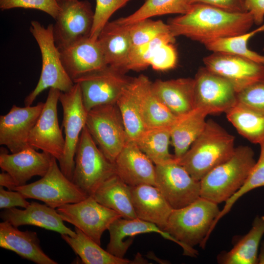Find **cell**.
<instances>
[{
  "instance_id": "1",
  "label": "cell",
  "mask_w": 264,
  "mask_h": 264,
  "mask_svg": "<svg viewBox=\"0 0 264 264\" xmlns=\"http://www.w3.org/2000/svg\"><path fill=\"white\" fill-rule=\"evenodd\" d=\"M171 34L183 36L204 45L213 41L249 31L254 24L249 12L227 11L203 3H195L186 13L168 22Z\"/></svg>"
},
{
  "instance_id": "2",
  "label": "cell",
  "mask_w": 264,
  "mask_h": 264,
  "mask_svg": "<svg viewBox=\"0 0 264 264\" xmlns=\"http://www.w3.org/2000/svg\"><path fill=\"white\" fill-rule=\"evenodd\" d=\"M220 211L218 204L199 197L185 207L173 209L164 231L175 239L184 255L196 257L193 247L204 248Z\"/></svg>"
},
{
  "instance_id": "3",
  "label": "cell",
  "mask_w": 264,
  "mask_h": 264,
  "mask_svg": "<svg viewBox=\"0 0 264 264\" xmlns=\"http://www.w3.org/2000/svg\"><path fill=\"white\" fill-rule=\"evenodd\" d=\"M235 137L212 119L180 158L175 159L195 179L200 181L233 154Z\"/></svg>"
},
{
  "instance_id": "4",
  "label": "cell",
  "mask_w": 264,
  "mask_h": 264,
  "mask_svg": "<svg viewBox=\"0 0 264 264\" xmlns=\"http://www.w3.org/2000/svg\"><path fill=\"white\" fill-rule=\"evenodd\" d=\"M247 146L235 148L232 155L200 180V197L217 204L225 202L242 186L256 163Z\"/></svg>"
},
{
  "instance_id": "5",
  "label": "cell",
  "mask_w": 264,
  "mask_h": 264,
  "mask_svg": "<svg viewBox=\"0 0 264 264\" xmlns=\"http://www.w3.org/2000/svg\"><path fill=\"white\" fill-rule=\"evenodd\" d=\"M30 31L40 48L42 66L38 83L24 99L25 106H31L37 97L47 88L66 92L74 85L62 64L60 53L54 40L53 24H49L45 28L39 22L32 21Z\"/></svg>"
},
{
  "instance_id": "6",
  "label": "cell",
  "mask_w": 264,
  "mask_h": 264,
  "mask_svg": "<svg viewBox=\"0 0 264 264\" xmlns=\"http://www.w3.org/2000/svg\"><path fill=\"white\" fill-rule=\"evenodd\" d=\"M72 181L88 196H92L106 180L116 175L113 163L98 148L86 126L75 155Z\"/></svg>"
},
{
  "instance_id": "7",
  "label": "cell",
  "mask_w": 264,
  "mask_h": 264,
  "mask_svg": "<svg viewBox=\"0 0 264 264\" xmlns=\"http://www.w3.org/2000/svg\"><path fill=\"white\" fill-rule=\"evenodd\" d=\"M86 127L104 155L114 163L128 141L116 103L99 105L89 110Z\"/></svg>"
},
{
  "instance_id": "8",
  "label": "cell",
  "mask_w": 264,
  "mask_h": 264,
  "mask_svg": "<svg viewBox=\"0 0 264 264\" xmlns=\"http://www.w3.org/2000/svg\"><path fill=\"white\" fill-rule=\"evenodd\" d=\"M57 160L53 157L49 169L41 179L13 190L20 192L26 199L41 200L53 208L86 198L88 196L63 174Z\"/></svg>"
},
{
  "instance_id": "9",
  "label": "cell",
  "mask_w": 264,
  "mask_h": 264,
  "mask_svg": "<svg viewBox=\"0 0 264 264\" xmlns=\"http://www.w3.org/2000/svg\"><path fill=\"white\" fill-rule=\"evenodd\" d=\"M133 78L110 66L86 74L74 80L80 88L88 111L103 104L116 103Z\"/></svg>"
},
{
  "instance_id": "10",
  "label": "cell",
  "mask_w": 264,
  "mask_h": 264,
  "mask_svg": "<svg viewBox=\"0 0 264 264\" xmlns=\"http://www.w3.org/2000/svg\"><path fill=\"white\" fill-rule=\"evenodd\" d=\"M59 100L63 110L62 125L65 131V149L63 158L58 162L62 172L71 180L76 150L86 126L88 111L84 105L81 90L77 83L69 91H61Z\"/></svg>"
},
{
  "instance_id": "11",
  "label": "cell",
  "mask_w": 264,
  "mask_h": 264,
  "mask_svg": "<svg viewBox=\"0 0 264 264\" xmlns=\"http://www.w3.org/2000/svg\"><path fill=\"white\" fill-rule=\"evenodd\" d=\"M62 220L79 229L101 245V237L116 220L122 218L117 212L97 202L92 196L56 209Z\"/></svg>"
},
{
  "instance_id": "12",
  "label": "cell",
  "mask_w": 264,
  "mask_h": 264,
  "mask_svg": "<svg viewBox=\"0 0 264 264\" xmlns=\"http://www.w3.org/2000/svg\"><path fill=\"white\" fill-rule=\"evenodd\" d=\"M155 186L173 209L183 208L200 197V181L194 179L174 158L155 165Z\"/></svg>"
},
{
  "instance_id": "13",
  "label": "cell",
  "mask_w": 264,
  "mask_h": 264,
  "mask_svg": "<svg viewBox=\"0 0 264 264\" xmlns=\"http://www.w3.org/2000/svg\"><path fill=\"white\" fill-rule=\"evenodd\" d=\"M59 11L53 24L55 44L58 48L89 37L94 12L87 0H58Z\"/></svg>"
},
{
  "instance_id": "14",
  "label": "cell",
  "mask_w": 264,
  "mask_h": 264,
  "mask_svg": "<svg viewBox=\"0 0 264 264\" xmlns=\"http://www.w3.org/2000/svg\"><path fill=\"white\" fill-rule=\"evenodd\" d=\"M61 91L50 88L44 108L31 130L28 144L54 157L58 161L63 158L65 140L59 127L57 104Z\"/></svg>"
},
{
  "instance_id": "15",
  "label": "cell",
  "mask_w": 264,
  "mask_h": 264,
  "mask_svg": "<svg viewBox=\"0 0 264 264\" xmlns=\"http://www.w3.org/2000/svg\"><path fill=\"white\" fill-rule=\"evenodd\" d=\"M194 79L195 108L210 114L225 113L237 103L238 92L233 85L205 66L198 69Z\"/></svg>"
},
{
  "instance_id": "16",
  "label": "cell",
  "mask_w": 264,
  "mask_h": 264,
  "mask_svg": "<svg viewBox=\"0 0 264 264\" xmlns=\"http://www.w3.org/2000/svg\"><path fill=\"white\" fill-rule=\"evenodd\" d=\"M203 62L208 70L229 81L238 92L264 79V65L241 55L213 52L204 57Z\"/></svg>"
},
{
  "instance_id": "17",
  "label": "cell",
  "mask_w": 264,
  "mask_h": 264,
  "mask_svg": "<svg viewBox=\"0 0 264 264\" xmlns=\"http://www.w3.org/2000/svg\"><path fill=\"white\" fill-rule=\"evenodd\" d=\"M44 103L19 107L13 105L9 111L0 116V144L11 153L29 146L28 138L44 108Z\"/></svg>"
},
{
  "instance_id": "18",
  "label": "cell",
  "mask_w": 264,
  "mask_h": 264,
  "mask_svg": "<svg viewBox=\"0 0 264 264\" xmlns=\"http://www.w3.org/2000/svg\"><path fill=\"white\" fill-rule=\"evenodd\" d=\"M58 49L63 66L73 81L108 66L97 40L86 37Z\"/></svg>"
},
{
  "instance_id": "19",
  "label": "cell",
  "mask_w": 264,
  "mask_h": 264,
  "mask_svg": "<svg viewBox=\"0 0 264 264\" xmlns=\"http://www.w3.org/2000/svg\"><path fill=\"white\" fill-rule=\"evenodd\" d=\"M36 150L30 146L11 154L0 150V167L12 176L17 186L26 184L34 176L43 177L49 169L53 156Z\"/></svg>"
},
{
  "instance_id": "20",
  "label": "cell",
  "mask_w": 264,
  "mask_h": 264,
  "mask_svg": "<svg viewBox=\"0 0 264 264\" xmlns=\"http://www.w3.org/2000/svg\"><path fill=\"white\" fill-rule=\"evenodd\" d=\"M113 163L116 175L129 186H155V165L134 141H127Z\"/></svg>"
},
{
  "instance_id": "21",
  "label": "cell",
  "mask_w": 264,
  "mask_h": 264,
  "mask_svg": "<svg viewBox=\"0 0 264 264\" xmlns=\"http://www.w3.org/2000/svg\"><path fill=\"white\" fill-rule=\"evenodd\" d=\"M0 218L18 227L21 225H32L61 234L74 237L75 231H72L64 223L60 215L55 208L45 204L32 202L24 209L16 207L5 209L0 213Z\"/></svg>"
},
{
  "instance_id": "22",
  "label": "cell",
  "mask_w": 264,
  "mask_h": 264,
  "mask_svg": "<svg viewBox=\"0 0 264 264\" xmlns=\"http://www.w3.org/2000/svg\"><path fill=\"white\" fill-rule=\"evenodd\" d=\"M132 198L137 218L155 224L164 231L173 210L158 189L151 184L131 186Z\"/></svg>"
},
{
  "instance_id": "23",
  "label": "cell",
  "mask_w": 264,
  "mask_h": 264,
  "mask_svg": "<svg viewBox=\"0 0 264 264\" xmlns=\"http://www.w3.org/2000/svg\"><path fill=\"white\" fill-rule=\"evenodd\" d=\"M140 112L147 129L172 127L177 119L154 92L152 82L144 75L133 78Z\"/></svg>"
},
{
  "instance_id": "24",
  "label": "cell",
  "mask_w": 264,
  "mask_h": 264,
  "mask_svg": "<svg viewBox=\"0 0 264 264\" xmlns=\"http://www.w3.org/2000/svg\"><path fill=\"white\" fill-rule=\"evenodd\" d=\"M97 41L107 65L126 73L132 47L128 26L119 24L116 20L108 22Z\"/></svg>"
},
{
  "instance_id": "25",
  "label": "cell",
  "mask_w": 264,
  "mask_h": 264,
  "mask_svg": "<svg viewBox=\"0 0 264 264\" xmlns=\"http://www.w3.org/2000/svg\"><path fill=\"white\" fill-rule=\"evenodd\" d=\"M0 247L37 264H57L43 250L37 234L21 231L8 222L0 223Z\"/></svg>"
},
{
  "instance_id": "26",
  "label": "cell",
  "mask_w": 264,
  "mask_h": 264,
  "mask_svg": "<svg viewBox=\"0 0 264 264\" xmlns=\"http://www.w3.org/2000/svg\"><path fill=\"white\" fill-rule=\"evenodd\" d=\"M110 241L107 251L111 254L123 258L132 244L135 236L137 235L156 233L166 239L177 243V241L168 233L161 229L154 223L141 220L138 218L127 219L119 218L109 227ZM178 244V243H177Z\"/></svg>"
},
{
  "instance_id": "27",
  "label": "cell",
  "mask_w": 264,
  "mask_h": 264,
  "mask_svg": "<svg viewBox=\"0 0 264 264\" xmlns=\"http://www.w3.org/2000/svg\"><path fill=\"white\" fill-rule=\"evenodd\" d=\"M152 88L161 102L177 117L195 108L194 79L157 80L152 82Z\"/></svg>"
},
{
  "instance_id": "28",
  "label": "cell",
  "mask_w": 264,
  "mask_h": 264,
  "mask_svg": "<svg viewBox=\"0 0 264 264\" xmlns=\"http://www.w3.org/2000/svg\"><path fill=\"white\" fill-rule=\"evenodd\" d=\"M209 112L201 108H195L187 113L178 117L172 126L171 140L174 157L178 159L189 149L191 144L204 130Z\"/></svg>"
},
{
  "instance_id": "29",
  "label": "cell",
  "mask_w": 264,
  "mask_h": 264,
  "mask_svg": "<svg viewBox=\"0 0 264 264\" xmlns=\"http://www.w3.org/2000/svg\"><path fill=\"white\" fill-rule=\"evenodd\" d=\"M92 196L97 202L117 212L124 219L137 218L132 202L131 186L116 175L102 184Z\"/></svg>"
},
{
  "instance_id": "30",
  "label": "cell",
  "mask_w": 264,
  "mask_h": 264,
  "mask_svg": "<svg viewBox=\"0 0 264 264\" xmlns=\"http://www.w3.org/2000/svg\"><path fill=\"white\" fill-rule=\"evenodd\" d=\"M264 234V216L257 217L252 227L228 252L220 254L218 263L223 264H258V250Z\"/></svg>"
},
{
  "instance_id": "31",
  "label": "cell",
  "mask_w": 264,
  "mask_h": 264,
  "mask_svg": "<svg viewBox=\"0 0 264 264\" xmlns=\"http://www.w3.org/2000/svg\"><path fill=\"white\" fill-rule=\"evenodd\" d=\"M238 132L254 144L264 141V111L239 103L225 112Z\"/></svg>"
},
{
  "instance_id": "32",
  "label": "cell",
  "mask_w": 264,
  "mask_h": 264,
  "mask_svg": "<svg viewBox=\"0 0 264 264\" xmlns=\"http://www.w3.org/2000/svg\"><path fill=\"white\" fill-rule=\"evenodd\" d=\"M74 237L61 234V238L69 245L85 264H128L131 261L119 258L104 250L101 245L75 227Z\"/></svg>"
},
{
  "instance_id": "33",
  "label": "cell",
  "mask_w": 264,
  "mask_h": 264,
  "mask_svg": "<svg viewBox=\"0 0 264 264\" xmlns=\"http://www.w3.org/2000/svg\"><path fill=\"white\" fill-rule=\"evenodd\" d=\"M172 127L146 129L134 141L155 165L165 163L175 158L169 151Z\"/></svg>"
},
{
  "instance_id": "34",
  "label": "cell",
  "mask_w": 264,
  "mask_h": 264,
  "mask_svg": "<svg viewBox=\"0 0 264 264\" xmlns=\"http://www.w3.org/2000/svg\"><path fill=\"white\" fill-rule=\"evenodd\" d=\"M133 78L123 91L116 104L125 127L128 140L134 141L147 129L141 118Z\"/></svg>"
},
{
  "instance_id": "35",
  "label": "cell",
  "mask_w": 264,
  "mask_h": 264,
  "mask_svg": "<svg viewBox=\"0 0 264 264\" xmlns=\"http://www.w3.org/2000/svg\"><path fill=\"white\" fill-rule=\"evenodd\" d=\"M192 4L186 0H146L136 11L127 17L118 19L119 24L128 25L151 17L166 14L186 13Z\"/></svg>"
},
{
  "instance_id": "36",
  "label": "cell",
  "mask_w": 264,
  "mask_h": 264,
  "mask_svg": "<svg viewBox=\"0 0 264 264\" xmlns=\"http://www.w3.org/2000/svg\"><path fill=\"white\" fill-rule=\"evenodd\" d=\"M264 31V23L257 28L238 36L221 38L204 44L213 52H221L241 55L264 65V56L252 51L247 47L249 39L258 32Z\"/></svg>"
},
{
  "instance_id": "37",
  "label": "cell",
  "mask_w": 264,
  "mask_h": 264,
  "mask_svg": "<svg viewBox=\"0 0 264 264\" xmlns=\"http://www.w3.org/2000/svg\"><path fill=\"white\" fill-rule=\"evenodd\" d=\"M260 154L247 179L240 189L225 202V205L214 221L212 228L214 229L219 220L227 214L235 202L248 192L264 186V141L260 144Z\"/></svg>"
},
{
  "instance_id": "38",
  "label": "cell",
  "mask_w": 264,
  "mask_h": 264,
  "mask_svg": "<svg viewBox=\"0 0 264 264\" xmlns=\"http://www.w3.org/2000/svg\"><path fill=\"white\" fill-rule=\"evenodd\" d=\"M175 37L171 33L161 34L145 44L132 46L127 66L128 71L140 70L149 66L150 61L155 51L161 45L174 43Z\"/></svg>"
},
{
  "instance_id": "39",
  "label": "cell",
  "mask_w": 264,
  "mask_h": 264,
  "mask_svg": "<svg viewBox=\"0 0 264 264\" xmlns=\"http://www.w3.org/2000/svg\"><path fill=\"white\" fill-rule=\"evenodd\" d=\"M128 26L132 46L145 44L161 34L171 33L168 24L161 20L147 19Z\"/></svg>"
},
{
  "instance_id": "40",
  "label": "cell",
  "mask_w": 264,
  "mask_h": 264,
  "mask_svg": "<svg viewBox=\"0 0 264 264\" xmlns=\"http://www.w3.org/2000/svg\"><path fill=\"white\" fill-rule=\"evenodd\" d=\"M131 0H96L93 22L89 39L96 41L113 14Z\"/></svg>"
},
{
  "instance_id": "41",
  "label": "cell",
  "mask_w": 264,
  "mask_h": 264,
  "mask_svg": "<svg viewBox=\"0 0 264 264\" xmlns=\"http://www.w3.org/2000/svg\"><path fill=\"white\" fill-rule=\"evenodd\" d=\"M15 8L39 10L54 19L57 17L60 9L58 0H0L1 10Z\"/></svg>"
},
{
  "instance_id": "42",
  "label": "cell",
  "mask_w": 264,
  "mask_h": 264,
  "mask_svg": "<svg viewBox=\"0 0 264 264\" xmlns=\"http://www.w3.org/2000/svg\"><path fill=\"white\" fill-rule=\"evenodd\" d=\"M237 103L264 111V79L255 81L239 91Z\"/></svg>"
},
{
  "instance_id": "43",
  "label": "cell",
  "mask_w": 264,
  "mask_h": 264,
  "mask_svg": "<svg viewBox=\"0 0 264 264\" xmlns=\"http://www.w3.org/2000/svg\"><path fill=\"white\" fill-rule=\"evenodd\" d=\"M174 43H166L159 47L151 58L149 66L156 70L174 68L177 63V53Z\"/></svg>"
},
{
  "instance_id": "44",
  "label": "cell",
  "mask_w": 264,
  "mask_h": 264,
  "mask_svg": "<svg viewBox=\"0 0 264 264\" xmlns=\"http://www.w3.org/2000/svg\"><path fill=\"white\" fill-rule=\"evenodd\" d=\"M20 192L15 190H5L0 186V208L9 209L15 207L26 208L30 204Z\"/></svg>"
},
{
  "instance_id": "45",
  "label": "cell",
  "mask_w": 264,
  "mask_h": 264,
  "mask_svg": "<svg viewBox=\"0 0 264 264\" xmlns=\"http://www.w3.org/2000/svg\"><path fill=\"white\" fill-rule=\"evenodd\" d=\"M189 4L203 3L231 12H246L245 0H186Z\"/></svg>"
},
{
  "instance_id": "46",
  "label": "cell",
  "mask_w": 264,
  "mask_h": 264,
  "mask_svg": "<svg viewBox=\"0 0 264 264\" xmlns=\"http://www.w3.org/2000/svg\"><path fill=\"white\" fill-rule=\"evenodd\" d=\"M247 12L252 16L254 24L261 25L264 21V0H245Z\"/></svg>"
},
{
  "instance_id": "47",
  "label": "cell",
  "mask_w": 264,
  "mask_h": 264,
  "mask_svg": "<svg viewBox=\"0 0 264 264\" xmlns=\"http://www.w3.org/2000/svg\"><path fill=\"white\" fill-rule=\"evenodd\" d=\"M0 186L5 187L8 190H13L17 185L10 174L6 172H3L0 174Z\"/></svg>"
},
{
  "instance_id": "48",
  "label": "cell",
  "mask_w": 264,
  "mask_h": 264,
  "mask_svg": "<svg viewBox=\"0 0 264 264\" xmlns=\"http://www.w3.org/2000/svg\"><path fill=\"white\" fill-rule=\"evenodd\" d=\"M258 264H264V242L261 248L260 254L258 257Z\"/></svg>"
}]
</instances>
